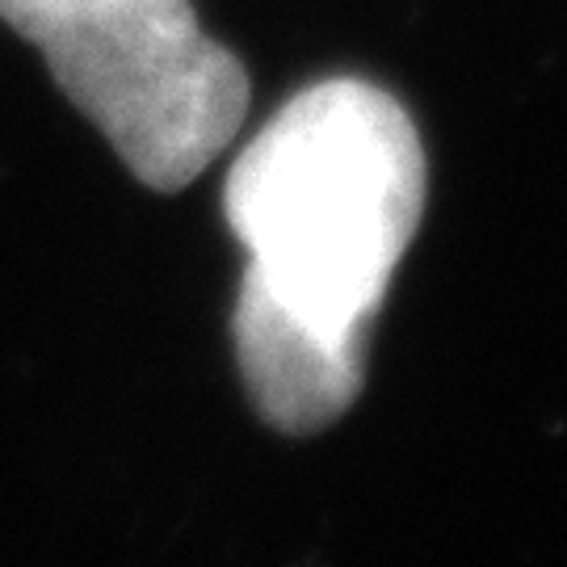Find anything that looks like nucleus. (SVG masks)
<instances>
[{
	"label": "nucleus",
	"instance_id": "1",
	"mask_svg": "<svg viewBox=\"0 0 567 567\" xmlns=\"http://www.w3.org/2000/svg\"><path fill=\"white\" fill-rule=\"evenodd\" d=\"M429 161L400 97L328 76L274 110L224 182L244 248L231 344L248 404L286 437L337 425L425 215Z\"/></svg>",
	"mask_w": 567,
	"mask_h": 567
},
{
	"label": "nucleus",
	"instance_id": "2",
	"mask_svg": "<svg viewBox=\"0 0 567 567\" xmlns=\"http://www.w3.org/2000/svg\"><path fill=\"white\" fill-rule=\"evenodd\" d=\"M0 21L147 189L198 182L248 118V72L189 0H0Z\"/></svg>",
	"mask_w": 567,
	"mask_h": 567
}]
</instances>
